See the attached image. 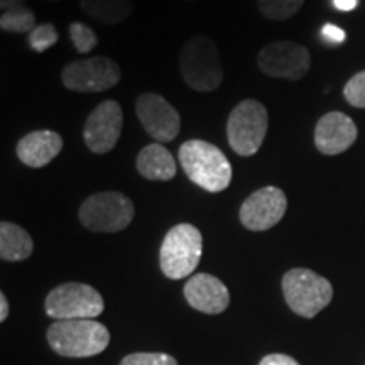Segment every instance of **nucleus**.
I'll list each match as a JSON object with an SVG mask.
<instances>
[{"label": "nucleus", "instance_id": "f257e3e1", "mask_svg": "<svg viewBox=\"0 0 365 365\" xmlns=\"http://www.w3.org/2000/svg\"><path fill=\"white\" fill-rule=\"evenodd\" d=\"M186 176L210 193L225 191L232 182V164L215 144L202 139L186 140L178 153Z\"/></svg>", "mask_w": 365, "mask_h": 365}, {"label": "nucleus", "instance_id": "f03ea898", "mask_svg": "<svg viewBox=\"0 0 365 365\" xmlns=\"http://www.w3.org/2000/svg\"><path fill=\"white\" fill-rule=\"evenodd\" d=\"M48 341L63 357H93L110 344V333L95 319H59L49 327Z\"/></svg>", "mask_w": 365, "mask_h": 365}, {"label": "nucleus", "instance_id": "7ed1b4c3", "mask_svg": "<svg viewBox=\"0 0 365 365\" xmlns=\"http://www.w3.org/2000/svg\"><path fill=\"white\" fill-rule=\"evenodd\" d=\"M180 71L185 83L196 91H215L223 83V66L215 41L193 36L180 51Z\"/></svg>", "mask_w": 365, "mask_h": 365}, {"label": "nucleus", "instance_id": "20e7f679", "mask_svg": "<svg viewBox=\"0 0 365 365\" xmlns=\"http://www.w3.org/2000/svg\"><path fill=\"white\" fill-rule=\"evenodd\" d=\"M203 252L202 232L191 223L175 225L164 237L159 250V266L173 281L185 279L198 267Z\"/></svg>", "mask_w": 365, "mask_h": 365}, {"label": "nucleus", "instance_id": "39448f33", "mask_svg": "<svg viewBox=\"0 0 365 365\" xmlns=\"http://www.w3.org/2000/svg\"><path fill=\"white\" fill-rule=\"evenodd\" d=\"M134 203L120 191H100L90 195L78 210L81 225L98 234L124 230L134 220Z\"/></svg>", "mask_w": 365, "mask_h": 365}, {"label": "nucleus", "instance_id": "423d86ee", "mask_svg": "<svg viewBox=\"0 0 365 365\" xmlns=\"http://www.w3.org/2000/svg\"><path fill=\"white\" fill-rule=\"evenodd\" d=\"M269 117L264 103L247 98L237 103L227 120V139L232 150L250 158L261 149L267 135Z\"/></svg>", "mask_w": 365, "mask_h": 365}, {"label": "nucleus", "instance_id": "0eeeda50", "mask_svg": "<svg viewBox=\"0 0 365 365\" xmlns=\"http://www.w3.org/2000/svg\"><path fill=\"white\" fill-rule=\"evenodd\" d=\"M282 294L287 307L303 318H313L333 298L330 281L304 267H294L282 277Z\"/></svg>", "mask_w": 365, "mask_h": 365}, {"label": "nucleus", "instance_id": "6e6552de", "mask_svg": "<svg viewBox=\"0 0 365 365\" xmlns=\"http://www.w3.org/2000/svg\"><path fill=\"white\" fill-rule=\"evenodd\" d=\"M46 313L59 319H93L105 309L102 294L83 282H65L54 287L46 298Z\"/></svg>", "mask_w": 365, "mask_h": 365}, {"label": "nucleus", "instance_id": "1a4fd4ad", "mask_svg": "<svg viewBox=\"0 0 365 365\" xmlns=\"http://www.w3.org/2000/svg\"><path fill=\"white\" fill-rule=\"evenodd\" d=\"M120 66L107 56H93L68 63L61 71L63 85L78 93L112 90L120 81Z\"/></svg>", "mask_w": 365, "mask_h": 365}, {"label": "nucleus", "instance_id": "9d476101", "mask_svg": "<svg viewBox=\"0 0 365 365\" xmlns=\"http://www.w3.org/2000/svg\"><path fill=\"white\" fill-rule=\"evenodd\" d=\"M257 66L271 78L298 81L307 76L312 66V56L304 46L293 41H276L259 51Z\"/></svg>", "mask_w": 365, "mask_h": 365}, {"label": "nucleus", "instance_id": "9b49d317", "mask_svg": "<svg viewBox=\"0 0 365 365\" xmlns=\"http://www.w3.org/2000/svg\"><path fill=\"white\" fill-rule=\"evenodd\" d=\"M124 127V110L115 100H105L90 113L83 127V140L91 153L107 154L115 148Z\"/></svg>", "mask_w": 365, "mask_h": 365}, {"label": "nucleus", "instance_id": "f8f14e48", "mask_svg": "<svg viewBox=\"0 0 365 365\" xmlns=\"http://www.w3.org/2000/svg\"><path fill=\"white\" fill-rule=\"evenodd\" d=\"M135 113L145 132L159 144L175 140L181 130L180 112L158 93H143L135 102Z\"/></svg>", "mask_w": 365, "mask_h": 365}, {"label": "nucleus", "instance_id": "ddd939ff", "mask_svg": "<svg viewBox=\"0 0 365 365\" xmlns=\"http://www.w3.org/2000/svg\"><path fill=\"white\" fill-rule=\"evenodd\" d=\"M287 210L286 193L277 186H264L254 191L239 210L240 223L247 230L264 232L277 225Z\"/></svg>", "mask_w": 365, "mask_h": 365}, {"label": "nucleus", "instance_id": "4468645a", "mask_svg": "<svg viewBox=\"0 0 365 365\" xmlns=\"http://www.w3.org/2000/svg\"><path fill=\"white\" fill-rule=\"evenodd\" d=\"M359 130L355 122L341 112L325 113L314 129V145L325 156L345 153L357 140Z\"/></svg>", "mask_w": 365, "mask_h": 365}, {"label": "nucleus", "instance_id": "2eb2a0df", "mask_svg": "<svg viewBox=\"0 0 365 365\" xmlns=\"http://www.w3.org/2000/svg\"><path fill=\"white\" fill-rule=\"evenodd\" d=\"M185 298L191 308L207 314L223 313L230 303V293L227 286L207 272H198L191 276L185 284Z\"/></svg>", "mask_w": 365, "mask_h": 365}, {"label": "nucleus", "instance_id": "dca6fc26", "mask_svg": "<svg viewBox=\"0 0 365 365\" xmlns=\"http://www.w3.org/2000/svg\"><path fill=\"white\" fill-rule=\"evenodd\" d=\"M63 145H65L63 137L58 132L48 129L33 130L17 143L16 153L21 163L34 168V170H39V168L48 166L58 158V154L63 150Z\"/></svg>", "mask_w": 365, "mask_h": 365}, {"label": "nucleus", "instance_id": "f3484780", "mask_svg": "<svg viewBox=\"0 0 365 365\" xmlns=\"http://www.w3.org/2000/svg\"><path fill=\"white\" fill-rule=\"evenodd\" d=\"M135 166L139 175L149 181H170L178 173L173 154L159 143L143 148L137 154Z\"/></svg>", "mask_w": 365, "mask_h": 365}, {"label": "nucleus", "instance_id": "a211bd4d", "mask_svg": "<svg viewBox=\"0 0 365 365\" xmlns=\"http://www.w3.org/2000/svg\"><path fill=\"white\" fill-rule=\"evenodd\" d=\"M34 250V242L21 225L12 222L0 223V257L9 262L26 261Z\"/></svg>", "mask_w": 365, "mask_h": 365}, {"label": "nucleus", "instance_id": "6ab92c4d", "mask_svg": "<svg viewBox=\"0 0 365 365\" xmlns=\"http://www.w3.org/2000/svg\"><path fill=\"white\" fill-rule=\"evenodd\" d=\"M80 7L91 19L103 24H122L132 16V0H80Z\"/></svg>", "mask_w": 365, "mask_h": 365}, {"label": "nucleus", "instance_id": "aec40b11", "mask_svg": "<svg viewBox=\"0 0 365 365\" xmlns=\"http://www.w3.org/2000/svg\"><path fill=\"white\" fill-rule=\"evenodd\" d=\"M36 26L38 24H36L34 12L27 7L2 12V16H0V29L6 31V33L31 34L36 29Z\"/></svg>", "mask_w": 365, "mask_h": 365}, {"label": "nucleus", "instance_id": "412c9836", "mask_svg": "<svg viewBox=\"0 0 365 365\" xmlns=\"http://www.w3.org/2000/svg\"><path fill=\"white\" fill-rule=\"evenodd\" d=\"M304 0H257L259 12L269 21H286L296 16Z\"/></svg>", "mask_w": 365, "mask_h": 365}, {"label": "nucleus", "instance_id": "4be33fe9", "mask_svg": "<svg viewBox=\"0 0 365 365\" xmlns=\"http://www.w3.org/2000/svg\"><path fill=\"white\" fill-rule=\"evenodd\" d=\"M70 38L75 49L81 54H86L93 51L98 44L97 33L91 29L90 26L83 24V22H71L70 24Z\"/></svg>", "mask_w": 365, "mask_h": 365}, {"label": "nucleus", "instance_id": "5701e85b", "mask_svg": "<svg viewBox=\"0 0 365 365\" xmlns=\"http://www.w3.org/2000/svg\"><path fill=\"white\" fill-rule=\"evenodd\" d=\"M56 43H58V31L51 22L36 26V29L29 34L31 48L38 53H44L46 49H49Z\"/></svg>", "mask_w": 365, "mask_h": 365}, {"label": "nucleus", "instance_id": "b1692460", "mask_svg": "<svg viewBox=\"0 0 365 365\" xmlns=\"http://www.w3.org/2000/svg\"><path fill=\"white\" fill-rule=\"evenodd\" d=\"M344 97L352 107L365 108V71H360L346 81Z\"/></svg>", "mask_w": 365, "mask_h": 365}, {"label": "nucleus", "instance_id": "393cba45", "mask_svg": "<svg viewBox=\"0 0 365 365\" xmlns=\"http://www.w3.org/2000/svg\"><path fill=\"white\" fill-rule=\"evenodd\" d=\"M120 365H178V362L170 354L139 352L127 355L122 359Z\"/></svg>", "mask_w": 365, "mask_h": 365}, {"label": "nucleus", "instance_id": "a878e982", "mask_svg": "<svg viewBox=\"0 0 365 365\" xmlns=\"http://www.w3.org/2000/svg\"><path fill=\"white\" fill-rule=\"evenodd\" d=\"M322 38L327 39L331 44H341L346 39V34L344 29H340L335 24H325L322 27Z\"/></svg>", "mask_w": 365, "mask_h": 365}, {"label": "nucleus", "instance_id": "bb28decb", "mask_svg": "<svg viewBox=\"0 0 365 365\" xmlns=\"http://www.w3.org/2000/svg\"><path fill=\"white\" fill-rule=\"evenodd\" d=\"M259 365H299V364L296 362L293 357H289V355L271 354V355H266Z\"/></svg>", "mask_w": 365, "mask_h": 365}, {"label": "nucleus", "instance_id": "cd10ccee", "mask_svg": "<svg viewBox=\"0 0 365 365\" xmlns=\"http://www.w3.org/2000/svg\"><path fill=\"white\" fill-rule=\"evenodd\" d=\"M360 0H333V6H335L336 11L341 12H350L354 9H357Z\"/></svg>", "mask_w": 365, "mask_h": 365}, {"label": "nucleus", "instance_id": "c85d7f7f", "mask_svg": "<svg viewBox=\"0 0 365 365\" xmlns=\"http://www.w3.org/2000/svg\"><path fill=\"white\" fill-rule=\"evenodd\" d=\"M24 4L26 0H0V9H2V12H9L14 11V9L26 7Z\"/></svg>", "mask_w": 365, "mask_h": 365}, {"label": "nucleus", "instance_id": "c756f323", "mask_svg": "<svg viewBox=\"0 0 365 365\" xmlns=\"http://www.w3.org/2000/svg\"><path fill=\"white\" fill-rule=\"evenodd\" d=\"M9 317V303H7V296L4 293H0V322H6Z\"/></svg>", "mask_w": 365, "mask_h": 365}, {"label": "nucleus", "instance_id": "7c9ffc66", "mask_svg": "<svg viewBox=\"0 0 365 365\" xmlns=\"http://www.w3.org/2000/svg\"><path fill=\"white\" fill-rule=\"evenodd\" d=\"M182 2H196V0H182Z\"/></svg>", "mask_w": 365, "mask_h": 365}, {"label": "nucleus", "instance_id": "2f4dec72", "mask_svg": "<svg viewBox=\"0 0 365 365\" xmlns=\"http://www.w3.org/2000/svg\"><path fill=\"white\" fill-rule=\"evenodd\" d=\"M53 2H58V0H53Z\"/></svg>", "mask_w": 365, "mask_h": 365}]
</instances>
